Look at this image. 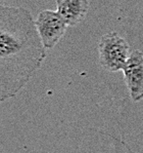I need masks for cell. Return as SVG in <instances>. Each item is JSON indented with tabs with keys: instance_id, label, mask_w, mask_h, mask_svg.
<instances>
[{
	"instance_id": "cell-1",
	"label": "cell",
	"mask_w": 143,
	"mask_h": 153,
	"mask_svg": "<svg viewBox=\"0 0 143 153\" xmlns=\"http://www.w3.org/2000/svg\"><path fill=\"white\" fill-rule=\"evenodd\" d=\"M45 49L28 9L0 4V103L27 85L43 64Z\"/></svg>"
},
{
	"instance_id": "cell-5",
	"label": "cell",
	"mask_w": 143,
	"mask_h": 153,
	"mask_svg": "<svg viewBox=\"0 0 143 153\" xmlns=\"http://www.w3.org/2000/svg\"><path fill=\"white\" fill-rule=\"evenodd\" d=\"M89 5V0H56V11L67 26L74 27L86 18Z\"/></svg>"
},
{
	"instance_id": "cell-3",
	"label": "cell",
	"mask_w": 143,
	"mask_h": 153,
	"mask_svg": "<svg viewBox=\"0 0 143 153\" xmlns=\"http://www.w3.org/2000/svg\"><path fill=\"white\" fill-rule=\"evenodd\" d=\"M35 25L45 48H53L65 36L67 25L56 10L45 9L39 13Z\"/></svg>"
},
{
	"instance_id": "cell-2",
	"label": "cell",
	"mask_w": 143,
	"mask_h": 153,
	"mask_svg": "<svg viewBox=\"0 0 143 153\" xmlns=\"http://www.w3.org/2000/svg\"><path fill=\"white\" fill-rule=\"evenodd\" d=\"M131 53L130 44L117 32L103 35L98 43L99 63L109 72L122 71Z\"/></svg>"
},
{
	"instance_id": "cell-4",
	"label": "cell",
	"mask_w": 143,
	"mask_h": 153,
	"mask_svg": "<svg viewBox=\"0 0 143 153\" xmlns=\"http://www.w3.org/2000/svg\"><path fill=\"white\" fill-rule=\"evenodd\" d=\"M123 74L133 102L143 100V53L133 49L129 56Z\"/></svg>"
}]
</instances>
